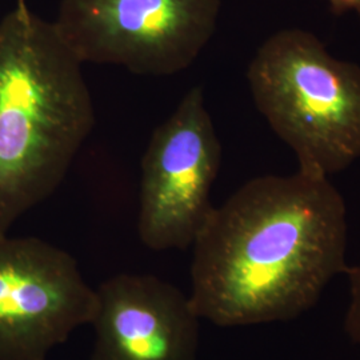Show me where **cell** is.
Listing matches in <instances>:
<instances>
[{"label": "cell", "mask_w": 360, "mask_h": 360, "mask_svg": "<svg viewBox=\"0 0 360 360\" xmlns=\"http://www.w3.org/2000/svg\"><path fill=\"white\" fill-rule=\"evenodd\" d=\"M193 247L190 300L200 319L291 321L347 271L346 203L330 178L257 176L214 207Z\"/></svg>", "instance_id": "1"}, {"label": "cell", "mask_w": 360, "mask_h": 360, "mask_svg": "<svg viewBox=\"0 0 360 360\" xmlns=\"http://www.w3.org/2000/svg\"><path fill=\"white\" fill-rule=\"evenodd\" d=\"M94 124L82 63L18 0L0 22V235L59 188Z\"/></svg>", "instance_id": "2"}, {"label": "cell", "mask_w": 360, "mask_h": 360, "mask_svg": "<svg viewBox=\"0 0 360 360\" xmlns=\"http://www.w3.org/2000/svg\"><path fill=\"white\" fill-rule=\"evenodd\" d=\"M247 80L299 171L330 178L359 159V65L334 58L309 31L287 28L259 47Z\"/></svg>", "instance_id": "3"}, {"label": "cell", "mask_w": 360, "mask_h": 360, "mask_svg": "<svg viewBox=\"0 0 360 360\" xmlns=\"http://www.w3.org/2000/svg\"><path fill=\"white\" fill-rule=\"evenodd\" d=\"M220 0H62L53 25L79 62L167 77L212 37Z\"/></svg>", "instance_id": "4"}, {"label": "cell", "mask_w": 360, "mask_h": 360, "mask_svg": "<svg viewBox=\"0 0 360 360\" xmlns=\"http://www.w3.org/2000/svg\"><path fill=\"white\" fill-rule=\"evenodd\" d=\"M221 162L202 87H193L155 129L143 155L138 231L154 251L186 250L211 215Z\"/></svg>", "instance_id": "5"}, {"label": "cell", "mask_w": 360, "mask_h": 360, "mask_svg": "<svg viewBox=\"0 0 360 360\" xmlns=\"http://www.w3.org/2000/svg\"><path fill=\"white\" fill-rule=\"evenodd\" d=\"M94 311L95 288L71 254L34 236L0 235V360H47Z\"/></svg>", "instance_id": "6"}, {"label": "cell", "mask_w": 360, "mask_h": 360, "mask_svg": "<svg viewBox=\"0 0 360 360\" xmlns=\"http://www.w3.org/2000/svg\"><path fill=\"white\" fill-rule=\"evenodd\" d=\"M199 321L190 296L147 274H117L95 288L90 360H196Z\"/></svg>", "instance_id": "7"}, {"label": "cell", "mask_w": 360, "mask_h": 360, "mask_svg": "<svg viewBox=\"0 0 360 360\" xmlns=\"http://www.w3.org/2000/svg\"><path fill=\"white\" fill-rule=\"evenodd\" d=\"M349 285V302L345 316V331L360 347V263L346 271Z\"/></svg>", "instance_id": "8"}, {"label": "cell", "mask_w": 360, "mask_h": 360, "mask_svg": "<svg viewBox=\"0 0 360 360\" xmlns=\"http://www.w3.org/2000/svg\"><path fill=\"white\" fill-rule=\"evenodd\" d=\"M327 1L335 15H343L348 11H355L360 15V0H327Z\"/></svg>", "instance_id": "9"}]
</instances>
